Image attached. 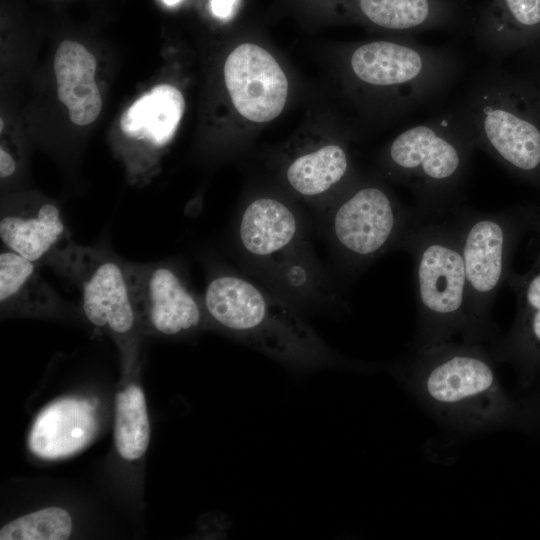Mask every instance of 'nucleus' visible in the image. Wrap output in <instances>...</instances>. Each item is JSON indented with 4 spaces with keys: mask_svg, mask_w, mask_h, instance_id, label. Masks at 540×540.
<instances>
[{
    "mask_svg": "<svg viewBox=\"0 0 540 540\" xmlns=\"http://www.w3.org/2000/svg\"><path fill=\"white\" fill-rule=\"evenodd\" d=\"M234 239L252 274L299 309L340 303L313 250L309 223L291 203L272 195L252 198L238 213Z\"/></svg>",
    "mask_w": 540,
    "mask_h": 540,
    "instance_id": "obj_1",
    "label": "nucleus"
},
{
    "mask_svg": "<svg viewBox=\"0 0 540 540\" xmlns=\"http://www.w3.org/2000/svg\"><path fill=\"white\" fill-rule=\"evenodd\" d=\"M202 301L210 322L278 361L299 368L340 361L298 307L246 275L218 271L209 279Z\"/></svg>",
    "mask_w": 540,
    "mask_h": 540,
    "instance_id": "obj_2",
    "label": "nucleus"
},
{
    "mask_svg": "<svg viewBox=\"0 0 540 540\" xmlns=\"http://www.w3.org/2000/svg\"><path fill=\"white\" fill-rule=\"evenodd\" d=\"M418 209V208H417ZM399 249L410 254L424 346L465 328L467 282L457 222L451 210L418 215Z\"/></svg>",
    "mask_w": 540,
    "mask_h": 540,
    "instance_id": "obj_3",
    "label": "nucleus"
},
{
    "mask_svg": "<svg viewBox=\"0 0 540 540\" xmlns=\"http://www.w3.org/2000/svg\"><path fill=\"white\" fill-rule=\"evenodd\" d=\"M475 145L457 111L401 132L386 148L390 176L414 194L416 208L439 214L461 204Z\"/></svg>",
    "mask_w": 540,
    "mask_h": 540,
    "instance_id": "obj_4",
    "label": "nucleus"
},
{
    "mask_svg": "<svg viewBox=\"0 0 540 540\" xmlns=\"http://www.w3.org/2000/svg\"><path fill=\"white\" fill-rule=\"evenodd\" d=\"M327 241L345 273L356 276L385 253L399 249L418 215L375 182L348 188L319 212Z\"/></svg>",
    "mask_w": 540,
    "mask_h": 540,
    "instance_id": "obj_5",
    "label": "nucleus"
},
{
    "mask_svg": "<svg viewBox=\"0 0 540 540\" xmlns=\"http://www.w3.org/2000/svg\"><path fill=\"white\" fill-rule=\"evenodd\" d=\"M526 95L506 76L488 71L472 85L456 109L480 148L511 171L540 174V122Z\"/></svg>",
    "mask_w": 540,
    "mask_h": 540,
    "instance_id": "obj_6",
    "label": "nucleus"
},
{
    "mask_svg": "<svg viewBox=\"0 0 540 540\" xmlns=\"http://www.w3.org/2000/svg\"><path fill=\"white\" fill-rule=\"evenodd\" d=\"M457 222L467 282L468 340L490 329L495 297L508 277L510 257L523 229L521 213L508 210L480 212L459 204L451 209Z\"/></svg>",
    "mask_w": 540,
    "mask_h": 540,
    "instance_id": "obj_7",
    "label": "nucleus"
},
{
    "mask_svg": "<svg viewBox=\"0 0 540 540\" xmlns=\"http://www.w3.org/2000/svg\"><path fill=\"white\" fill-rule=\"evenodd\" d=\"M349 67L356 81L388 94L396 107L406 109L443 91L458 63L451 53L414 39L376 40L354 49Z\"/></svg>",
    "mask_w": 540,
    "mask_h": 540,
    "instance_id": "obj_8",
    "label": "nucleus"
},
{
    "mask_svg": "<svg viewBox=\"0 0 540 540\" xmlns=\"http://www.w3.org/2000/svg\"><path fill=\"white\" fill-rule=\"evenodd\" d=\"M418 368L427 397L449 412L482 416L505 400L490 360L478 347L424 346Z\"/></svg>",
    "mask_w": 540,
    "mask_h": 540,
    "instance_id": "obj_9",
    "label": "nucleus"
},
{
    "mask_svg": "<svg viewBox=\"0 0 540 540\" xmlns=\"http://www.w3.org/2000/svg\"><path fill=\"white\" fill-rule=\"evenodd\" d=\"M79 291L86 319L126 347L139 326L124 261L76 243L61 273Z\"/></svg>",
    "mask_w": 540,
    "mask_h": 540,
    "instance_id": "obj_10",
    "label": "nucleus"
},
{
    "mask_svg": "<svg viewBox=\"0 0 540 540\" xmlns=\"http://www.w3.org/2000/svg\"><path fill=\"white\" fill-rule=\"evenodd\" d=\"M139 326L166 336L196 331L210 323L202 300L172 266L124 261Z\"/></svg>",
    "mask_w": 540,
    "mask_h": 540,
    "instance_id": "obj_11",
    "label": "nucleus"
},
{
    "mask_svg": "<svg viewBox=\"0 0 540 540\" xmlns=\"http://www.w3.org/2000/svg\"><path fill=\"white\" fill-rule=\"evenodd\" d=\"M0 239L6 249L61 274L75 246L60 207L37 197L1 207Z\"/></svg>",
    "mask_w": 540,
    "mask_h": 540,
    "instance_id": "obj_12",
    "label": "nucleus"
},
{
    "mask_svg": "<svg viewBox=\"0 0 540 540\" xmlns=\"http://www.w3.org/2000/svg\"><path fill=\"white\" fill-rule=\"evenodd\" d=\"M224 80L235 109L250 121H271L285 106L286 75L276 59L256 44L243 43L228 55Z\"/></svg>",
    "mask_w": 540,
    "mask_h": 540,
    "instance_id": "obj_13",
    "label": "nucleus"
},
{
    "mask_svg": "<svg viewBox=\"0 0 540 540\" xmlns=\"http://www.w3.org/2000/svg\"><path fill=\"white\" fill-rule=\"evenodd\" d=\"M98 428L96 408L90 401L63 398L38 414L29 433L28 446L39 458H64L86 447Z\"/></svg>",
    "mask_w": 540,
    "mask_h": 540,
    "instance_id": "obj_14",
    "label": "nucleus"
},
{
    "mask_svg": "<svg viewBox=\"0 0 540 540\" xmlns=\"http://www.w3.org/2000/svg\"><path fill=\"white\" fill-rule=\"evenodd\" d=\"M57 96L78 126L93 123L100 115L102 98L95 81L97 61L82 44L66 40L54 56Z\"/></svg>",
    "mask_w": 540,
    "mask_h": 540,
    "instance_id": "obj_15",
    "label": "nucleus"
},
{
    "mask_svg": "<svg viewBox=\"0 0 540 540\" xmlns=\"http://www.w3.org/2000/svg\"><path fill=\"white\" fill-rule=\"evenodd\" d=\"M352 13L374 27L418 33L454 25L460 17L454 0H347Z\"/></svg>",
    "mask_w": 540,
    "mask_h": 540,
    "instance_id": "obj_16",
    "label": "nucleus"
},
{
    "mask_svg": "<svg viewBox=\"0 0 540 540\" xmlns=\"http://www.w3.org/2000/svg\"><path fill=\"white\" fill-rule=\"evenodd\" d=\"M185 109L180 90L161 84L138 98L122 115L120 128L129 139L155 151L174 137Z\"/></svg>",
    "mask_w": 540,
    "mask_h": 540,
    "instance_id": "obj_17",
    "label": "nucleus"
},
{
    "mask_svg": "<svg viewBox=\"0 0 540 540\" xmlns=\"http://www.w3.org/2000/svg\"><path fill=\"white\" fill-rule=\"evenodd\" d=\"M38 265L5 248L0 253V306L11 314L40 316L63 305L60 295L40 274Z\"/></svg>",
    "mask_w": 540,
    "mask_h": 540,
    "instance_id": "obj_18",
    "label": "nucleus"
},
{
    "mask_svg": "<svg viewBox=\"0 0 540 540\" xmlns=\"http://www.w3.org/2000/svg\"><path fill=\"white\" fill-rule=\"evenodd\" d=\"M540 29V0H487L475 22L479 46L502 55Z\"/></svg>",
    "mask_w": 540,
    "mask_h": 540,
    "instance_id": "obj_19",
    "label": "nucleus"
},
{
    "mask_svg": "<svg viewBox=\"0 0 540 540\" xmlns=\"http://www.w3.org/2000/svg\"><path fill=\"white\" fill-rule=\"evenodd\" d=\"M350 173L346 149L329 143L295 156L284 170L285 181L300 198L318 202L342 184Z\"/></svg>",
    "mask_w": 540,
    "mask_h": 540,
    "instance_id": "obj_20",
    "label": "nucleus"
},
{
    "mask_svg": "<svg viewBox=\"0 0 540 540\" xmlns=\"http://www.w3.org/2000/svg\"><path fill=\"white\" fill-rule=\"evenodd\" d=\"M508 279L517 295L518 310L499 353L533 368L540 364V255L528 274Z\"/></svg>",
    "mask_w": 540,
    "mask_h": 540,
    "instance_id": "obj_21",
    "label": "nucleus"
},
{
    "mask_svg": "<svg viewBox=\"0 0 540 540\" xmlns=\"http://www.w3.org/2000/svg\"><path fill=\"white\" fill-rule=\"evenodd\" d=\"M150 424L143 390L128 385L116 395L114 443L118 454L127 461L141 458L149 445Z\"/></svg>",
    "mask_w": 540,
    "mask_h": 540,
    "instance_id": "obj_22",
    "label": "nucleus"
},
{
    "mask_svg": "<svg viewBox=\"0 0 540 540\" xmlns=\"http://www.w3.org/2000/svg\"><path fill=\"white\" fill-rule=\"evenodd\" d=\"M72 529L67 510L47 507L5 524L0 530V540H65L71 536Z\"/></svg>",
    "mask_w": 540,
    "mask_h": 540,
    "instance_id": "obj_23",
    "label": "nucleus"
},
{
    "mask_svg": "<svg viewBox=\"0 0 540 540\" xmlns=\"http://www.w3.org/2000/svg\"><path fill=\"white\" fill-rule=\"evenodd\" d=\"M238 0H210L214 16L222 19L230 17Z\"/></svg>",
    "mask_w": 540,
    "mask_h": 540,
    "instance_id": "obj_24",
    "label": "nucleus"
},
{
    "mask_svg": "<svg viewBox=\"0 0 540 540\" xmlns=\"http://www.w3.org/2000/svg\"><path fill=\"white\" fill-rule=\"evenodd\" d=\"M16 170V162L13 156L3 147L0 149V176L6 179L13 175Z\"/></svg>",
    "mask_w": 540,
    "mask_h": 540,
    "instance_id": "obj_25",
    "label": "nucleus"
},
{
    "mask_svg": "<svg viewBox=\"0 0 540 540\" xmlns=\"http://www.w3.org/2000/svg\"><path fill=\"white\" fill-rule=\"evenodd\" d=\"M167 5L174 6L178 4L181 0H163Z\"/></svg>",
    "mask_w": 540,
    "mask_h": 540,
    "instance_id": "obj_26",
    "label": "nucleus"
},
{
    "mask_svg": "<svg viewBox=\"0 0 540 540\" xmlns=\"http://www.w3.org/2000/svg\"><path fill=\"white\" fill-rule=\"evenodd\" d=\"M0 124H1V125H0V131H2V130H3V120H2V119H1Z\"/></svg>",
    "mask_w": 540,
    "mask_h": 540,
    "instance_id": "obj_27",
    "label": "nucleus"
}]
</instances>
